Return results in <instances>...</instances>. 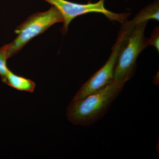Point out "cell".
<instances>
[{
	"label": "cell",
	"instance_id": "obj_7",
	"mask_svg": "<svg viewBox=\"0 0 159 159\" xmlns=\"http://www.w3.org/2000/svg\"><path fill=\"white\" fill-rule=\"evenodd\" d=\"M4 83L20 91L32 93L34 92L35 84L34 81L25 77L15 74L9 70Z\"/></svg>",
	"mask_w": 159,
	"mask_h": 159
},
{
	"label": "cell",
	"instance_id": "obj_5",
	"mask_svg": "<svg viewBox=\"0 0 159 159\" xmlns=\"http://www.w3.org/2000/svg\"><path fill=\"white\" fill-rule=\"evenodd\" d=\"M128 31L120 30L118 38L112 48L109 58L104 66L96 72L82 85L73 100L84 99L102 89L114 80V74L117 60L123 41Z\"/></svg>",
	"mask_w": 159,
	"mask_h": 159
},
{
	"label": "cell",
	"instance_id": "obj_4",
	"mask_svg": "<svg viewBox=\"0 0 159 159\" xmlns=\"http://www.w3.org/2000/svg\"><path fill=\"white\" fill-rule=\"evenodd\" d=\"M51 4L59 11L63 18V25L61 31L63 35L67 33L69 25L75 18L82 15L92 12L102 13L111 20L122 23L129 16V13H114L106 9L105 0L98 2L82 4L72 2L66 0H43Z\"/></svg>",
	"mask_w": 159,
	"mask_h": 159
},
{
	"label": "cell",
	"instance_id": "obj_9",
	"mask_svg": "<svg viewBox=\"0 0 159 159\" xmlns=\"http://www.w3.org/2000/svg\"><path fill=\"white\" fill-rule=\"evenodd\" d=\"M148 46L151 45L157 49L158 52L159 51V29L157 27L154 29L151 34V37L148 39Z\"/></svg>",
	"mask_w": 159,
	"mask_h": 159
},
{
	"label": "cell",
	"instance_id": "obj_1",
	"mask_svg": "<svg viewBox=\"0 0 159 159\" xmlns=\"http://www.w3.org/2000/svg\"><path fill=\"white\" fill-rule=\"evenodd\" d=\"M128 80H113L84 99L72 100L67 108L68 119L74 125L90 126L102 119Z\"/></svg>",
	"mask_w": 159,
	"mask_h": 159
},
{
	"label": "cell",
	"instance_id": "obj_6",
	"mask_svg": "<svg viewBox=\"0 0 159 159\" xmlns=\"http://www.w3.org/2000/svg\"><path fill=\"white\" fill-rule=\"evenodd\" d=\"M159 1H156L142 9L133 20L122 23L121 30L132 31L135 26L141 23L148 22L150 20L159 21Z\"/></svg>",
	"mask_w": 159,
	"mask_h": 159
},
{
	"label": "cell",
	"instance_id": "obj_3",
	"mask_svg": "<svg viewBox=\"0 0 159 159\" xmlns=\"http://www.w3.org/2000/svg\"><path fill=\"white\" fill-rule=\"evenodd\" d=\"M59 22H63V18L53 6L48 11L31 15L15 30L17 36L9 43V58L17 54L32 39L43 33L54 24Z\"/></svg>",
	"mask_w": 159,
	"mask_h": 159
},
{
	"label": "cell",
	"instance_id": "obj_2",
	"mask_svg": "<svg viewBox=\"0 0 159 159\" xmlns=\"http://www.w3.org/2000/svg\"><path fill=\"white\" fill-rule=\"evenodd\" d=\"M148 22L135 26L125 37L117 60L114 74L115 80H129L136 70V60L141 52L148 47L144 35Z\"/></svg>",
	"mask_w": 159,
	"mask_h": 159
},
{
	"label": "cell",
	"instance_id": "obj_8",
	"mask_svg": "<svg viewBox=\"0 0 159 159\" xmlns=\"http://www.w3.org/2000/svg\"><path fill=\"white\" fill-rule=\"evenodd\" d=\"M9 46V44H7L0 48V76L3 82L6 79L9 70L7 66V61L9 58L8 56Z\"/></svg>",
	"mask_w": 159,
	"mask_h": 159
}]
</instances>
